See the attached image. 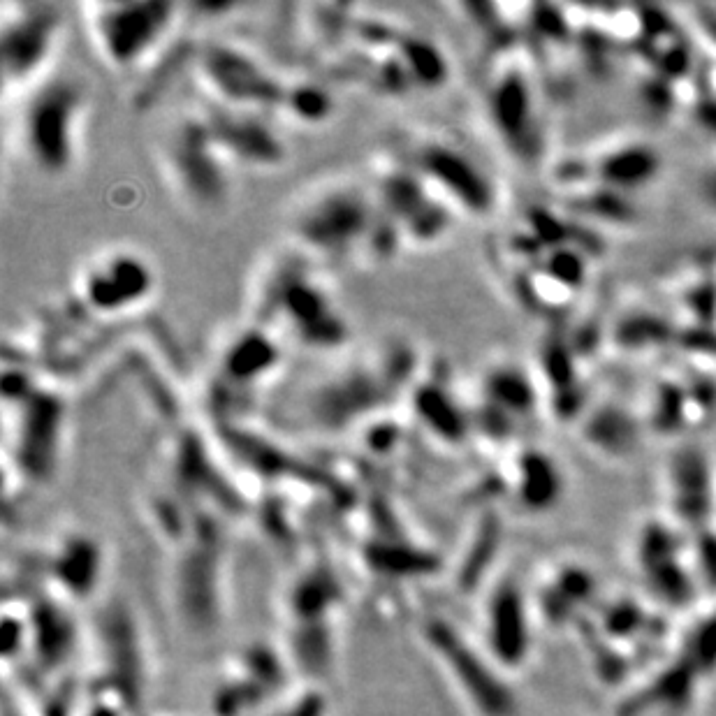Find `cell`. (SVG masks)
<instances>
[{"label": "cell", "instance_id": "cell-1", "mask_svg": "<svg viewBox=\"0 0 716 716\" xmlns=\"http://www.w3.org/2000/svg\"><path fill=\"white\" fill-rule=\"evenodd\" d=\"M292 232L318 258H353L364 248L392 251L399 230L371 188L355 181H332L306 193L292 214Z\"/></svg>", "mask_w": 716, "mask_h": 716}, {"label": "cell", "instance_id": "cell-2", "mask_svg": "<svg viewBox=\"0 0 716 716\" xmlns=\"http://www.w3.org/2000/svg\"><path fill=\"white\" fill-rule=\"evenodd\" d=\"M21 96V149L40 172L63 177L77 163L86 89L77 77L49 72Z\"/></svg>", "mask_w": 716, "mask_h": 716}, {"label": "cell", "instance_id": "cell-3", "mask_svg": "<svg viewBox=\"0 0 716 716\" xmlns=\"http://www.w3.org/2000/svg\"><path fill=\"white\" fill-rule=\"evenodd\" d=\"M91 45L109 70L126 72L144 65L179 24L181 5L165 0L82 5Z\"/></svg>", "mask_w": 716, "mask_h": 716}, {"label": "cell", "instance_id": "cell-4", "mask_svg": "<svg viewBox=\"0 0 716 716\" xmlns=\"http://www.w3.org/2000/svg\"><path fill=\"white\" fill-rule=\"evenodd\" d=\"M272 279L260 306L265 316L279 323V330L290 332L306 346L332 348L346 339V323L330 290L311 274L306 262H290L276 269Z\"/></svg>", "mask_w": 716, "mask_h": 716}, {"label": "cell", "instance_id": "cell-5", "mask_svg": "<svg viewBox=\"0 0 716 716\" xmlns=\"http://www.w3.org/2000/svg\"><path fill=\"white\" fill-rule=\"evenodd\" d=\"M65 33V17L51 3L3 5V79L5 93L26 91L49 75L51 58L58 54Z\"/></svg>", "mask_w": 716, "mask_h": 716}, {"label": "cell", "instance_id": "cell-6", "mask_svg": "<svg viewBox=\"0 0 716 716\" xmlns=\"http://www.w3.org/2000/svg\"><path fill=\"white\" fill-rule=\"evenodd\" d=\"M408 167L450 209L487 216L494 209V188L487 174L459 146L422 137L408 151Z\"/></svg>", "mask_w": 716, "mask_h": 716}, {"label": "cell", "instance_id": "cell-7", "mask_svg": "<svg viewBox=\"0 0 716 716\" xmlns=\"http://www.w3.org/2000/svg\"><path fill=\"white\" fill-rule=\"evenodd\" d=\"M225 153L216 137L211 135L207 119L191 116L172 128L165 144V163L170 165L172 179L184 195L200 207H214L225 200L228 174H225Z\"/></svg>", "mask_w": 716, "mask_h": 716}, {"label": "cell", "instance_id": "cell-8", "mask_svg": "<svg viewBox=\"0 0 716 716\" xmlns=\"http://www.w3.org/2000/svg\"><path fill=\"white\" fill-rule=\"evenodd\" d=\"M202 79L225 107L260 114V109L288 107L292 89L283 86L258 58L230 45H214L200 58Z\"/></svg>", "mask_w": 716, "mask_h": 716}, {"label": "cell", "instance_id": "cell-9", "mask_svg": "<svg viewBox=\"0 0 716 716\" xmlns=\"http://www.w3.org/2000/svg\"><path fill=\"white\" fill-rule=\"evenodd\" d=\"M156 288V274L144 255L114 248L93 258L77 279V295L98 316L135 311Z\"/></svg>", "mask_w": 716, "mask_h": 716}, {"label": "cell", "instance_id": "cell-10", "mask_svg": "<svg viewBox=\"0 0 716 716\" xmlns=\"http://www.w3.org/2000/svg\"><path fill=\"white\" fill-rule=\"evenodd\" d=\"M425 638L436 659L448 668L466 700L480 716H513L515 698L494 668L482 659L471 642H466L448 621L434 619L425 626Z\"/></svg>", "mask_w": 716, "mask_h": 716}, {"label": "cell", "instance_id": "cell-11", "mask_svg": "<svg viewBox=\"0 0 716 716\" xmlns=\"http://www.w3.org/2000/svg\"><path fill=\"white\" fill-rule=\"evenodd\" d=\"M19 392L5 387V399H14L21 404L24 413L19 415L17 431V459L31 476H47L58 450V429H61V406L54 399L40 397L31 399L33 387L26 383L24 376H17Z\"/></svg>", "mask_w": 716, "mask_h": 716}, {"label": "cell", "instance_id": "cell-12", "mask_svg": "<svg viewBox=\"0 0 716 716\" xmlns=\"http://www.w3.org/2000/svg\"><path fill=\"white\" fill-rule=\"evenodd\" d=\"M487 640L496 659L506 666L522 663L529 652V621L522 591L515 584H501L489 601Z\"/></svg>", "mask_w": 716, "mask_h": 716}, {"label": "cell", "instance_id": "cell-13", "mask_svg": "<svg viewBox=\"0 0 716 716\" xmlns=\"http://www.w3.org/2000/svg\"><path fill=\"white\" fill-rule=\"evenodd\" d=\"M640 564L656 594L672 605L691 598V582L684 566H679L677 540L663 526H647L640 540Z\"/></svg>", "mask_w": 716, "mask_h": 716}, {"label": "cell", "instance_id": "cell-14", "mask_svg": "<svg viewBox=\"0 0 716 716\" xmlns=\"http://www.w3.org/2000/svg\"><path fill=\"white\" fill-rule=\"evenodd\" d=\"M670 499L682 522L700 524L707 520L714 501L712 473L703 457L684 452L670 466Z\"/></svg>", "mask_w": 716, "mask_h": 716}, {"label": "cell", "instance_id": "cell-15", "mask_svg": "<svg viewBox=\"0 0 716 716\" xmlns=\"http://www.w3.org/2000/svg\"><path fill=\"white\" fill-rule=\"evenodd\" d=\"M564 478L545 452H524L517 459V494L526 508L547 510L559 501Z\"/></svg>", "mask_w": 716, "mask_h": 716}, {"label": "cell", "instance_id": "cell-16", "mask_svg": "<svg viewBox=\"0 0 716 716\" xmlns=\"http://www.w3.org/2000/svg\"><path fill=\"white\" fill-rule=\"evenodd\" d=\"M279 360L272 336L265 332H244L223 357V371L235 381H255L269 374Z\"/></svg>", "mask_w": 716, "mask_h": 716}, {"label": "cell", "instance_id": "cell-17", "mask_svg": "<svg viewBox=\"0 0 716 716\" xmlns=\"http://www.w3.org/2000/svg\"><path fill=\"white\" fill-rule=\"evenodd\" d=\"M492 96L496 126L508 135L510 142H524L526 133H529L526 126H529L531 119V98L522 79L513 72V77H506L503 82L496 84Z\"/></svg>", "mask_w": 716, "mask_h": 716}, {"label": "cell", "instance_id": "cell-18", "mask_svg": "<svg viewBox=\"0 0 716 716\" xmlns=\"http://www.w3.org/2000/svg\"><path fill=\"white\" fill-rule=\"evenodd\" d=\"M591 591H594V580H591L587 571H582V568H566V571H561L557 580L552 582V587L547 589L545 615L554 621L571 617L568 610H573L580 603L587 601Z\"/></svg>", "mask_w": 716, "mask_h": 716}, {"label": "cell", "instance_id": "cell-19", "mask_svg": "<svg viewBox=\"0 0 716 716\" xmlns=\"http://www.w3.org/2000/svg\"><path fill=\"white\" fill-rule=\"evenodd\" d=\"M58 577L65 587L75 589L79 596L84 594L86 589H91V584H96L98 577V550L96 545H91L89 540H75L70 543L58 557Z\"/></svg>", "mask_w": 716, "mask_h": 716}, {"label": "cell", "instance_id": "cell-20", "mask_svg": "<svg viewBox=\"0 0 716 716\" xmlns=\"http://www.w3.org/2000/svg\"><path fill=\"white\" fill-rule=\"evenodd\" d=\"M696 564H698V571H700V577H703V582H707L712 589H716V538L714 536H705L698 540Z\"/></svg>", "mask_w": 716, "mask_h": 716}]
</instances>
